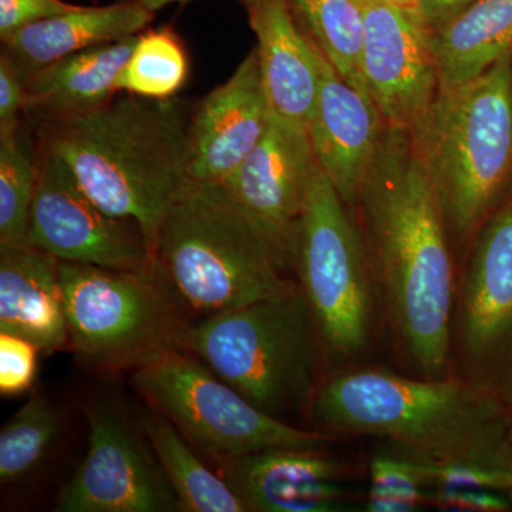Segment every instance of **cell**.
<instances>
[{
	"instance_id": "obj_37",
	"label": "cell",
	"mask_w": 512,
	"mask_h": 512,
	"mask_svg": "<svg viewBox=\"0 0 512 512\" xmlns=\"http://www.w3.org/2000/svg\"><path fill=\"white\" fill-rule=\"evenodd\" d=\"M355 2L359 3L362 8H365L367 5H373V3L383 2V0H355Z\"/></svg>"
},
{
	"instance_id": "obj_6",
	"label": "cell",
	"mask_w": 512,
	"mask_h": 512,
	"mask_svg": "<svg viewBox=\"0 0 512 512\" xmlns=\"http://www.w3.org/2000/svg\"><path fill=\"white\" fill-rule=\"evenodd\" d=\"M316 333L301 289L205 316L190 325L183 350L262 412L285 420L315 392Z\"/></svg>"
},
{
	"instance_id": "obj_2",
	"label": "cell",
	"mask_w": 512,
	"mask_h": 512,
	"mask_svg": "<svg viewBox=\"0 0 512 512\" xmlns=\"http://www.w3.org/2000/svg\"><path fill=\"white\" fill-rule=\"evenodd\" d=\"M316 430L365 436L429 464L510 470V407L456 375L404 376L349 365L318 383L308 404Z\"/></svg>"
},
{
	"instance_id": "obj_15",
	"label": "cell",
	"mask_w": 512,
	"mask_h": 512,
	"mask_svg": "<svg viewBox=\"0 0 512 512\" xmlns=\"http://www.w3.org/2000/svg\"><path fill=\"white\" fill-rule=\"evenodd\" d=\"M224 478L248 512H342L355 468L319 448H272L224 461Z\"/></svg>"
},
{
	"instance_id": "obj_28",
	"label": "cell",
	"mask_w": 512,
	"mask_h": 512,
	"mask_svg": "<svg viewBox=\"0 0 512 512\" xmlns=\"http://www.w3.org/2000/svg\"><path fill=\"white\" fill-rule=\"evenodd\" d=\"M36 184L37 163L19 134L0 136V245L26 242Z\"/></svg>"
},
{
	"instance_id": "obj_13",
	"label": "cell",
	"mask_w": 512,
	"mask_h": 512,
	"mask_svg": "<svg viewBox=\"0 0 512 512\" xmlns=\"http://www.w3.org/2000/svg\"><path fill=\"white\" fill-rule=\"evenodd\" d=\"M318 168L308 130L272 114L258 146L222 183L291 269L296 229Z\"/></svg>"
},
{
	"instance_id": "obj_11",
	"label": "cell",
	"mask_w": 512,
	"mask_h": 512,
	"mask_svg": "<svg viewBox=\"0 0 512 512\" xmlns=\"http://www.w3.org/2000/svg\"><path fill=\"white\" fill-rule=\"evenodd\" d=\"M37 184L26 242L59 261L146 271L156 256L134 220L94 204L60 158L37 151Z\"/></svg>"
},
{
	"instance_id": "obj_18",
	"label": "cell",
	"mask_w": 512,
	"mask_h": 512,
	"mask_svg": "<svg viewBox=\"0 0 512 512\" xmlns=\"http://www.w3.org/2000/svg\"><path fill=\"white\" fill-rule=\"evenodd\" d=\"M245 8L272 114L306 128L318 99V50L299 28L288 0H256Z\"/></svg>"
},
{
	"instance_id": "obj_3",
	"label": "cell",
	"mask_w": 512,
	"mask_h": 512,
	"mask_svg": "<svg viewBox=\"0 0 512 512\" xmlns=\"http://www.w3.org/2000/svg\"><path fill=\"white\" fill-rule=\"evenodd\" d=\"M188 121L177 97L128 94L82 116L36 121L37 151L60 158L101 210L136 221L156 256L165 215L190 180Z\"/></svg>"
},
{
	"instance_id": "obj_21",
	"label": "cell",
	"mask_w": 512,
	"mask_h": 512,
	"mask_svg": "<svg viewBox=\"0 0 512 512\" xmlns=\"http://www.w3.org/2000/svg\"><path fill=\"white\" fill-rule=\"evenodd\" d=\"M137 36L73 53L36 70L25 79V113L35 121L66 119L99 110L114 100L117 77Z\"/></svg>"
},
{
	"instance_id": "obj_22",
	"label": "cell",
	"mask_w": 512,
	"mask_h": 512,
	"mask_svg": "<svg viewBox=\"0 0 512 512\" xmlns=\"http://www.w3.org/2000/svg\"><path fill=\"white\" fill-rule=\"evenodd\" d=\"M427 37L440 87L470 82L512 55V0H476Z\"/></svg>"
},
{
	"instance_id": "obj_14",
	"label": "cell",
	"mask_w": 512,
	"mask_h": 512,
	"mask_svg": "<svg viewBox=\"0 0 512 512\" xmlns=\"http://www.w3.org/2000/svg\"><path fill=\"white\" fill-rule=\"evenodd\" d=\"M362 72L387 126L412 130L440 90L429 30L389 0L365 8Z\"/></svg>"
},
{
	"instance_id": "obj_20",
	"label": "cell",
	"mask_w": 512,
	"mask_h": 512,
	"mask_svg": "<svg viewBox=\"0 0 512 512\" xmlns=\"http://www.w3.org/2000/svg\"><path fill=\"white\" fill-rule=\"evenodd\" d=\"M156 13L137 0L107 6H77L72 12L40 20L2 40V55L28 77L47 64L143 32Z\"/></svg>"
},
{
	"instance_id": "obj_32",
	"label": "cell",
	"mask_w": 512,
	"mask_h": 512,
	"mask_svg": "<svg viewBox=\"0 0 512 512\" xmlns=\"http://www.w3.org/2000/svg\"><path fill=\"white\" fill-rule=\"evenodd\" d=\"M26 103L25 77L8 57L0 55V136L18 133L20 114L25 113Z\"/></svg>"
},
{
	"instance_id": "obj_31",
	"label": "cell",
	"mask_w": 512,
	"mask_h": 512,
	"mask_svg": "<svg viewBox=\"0 0 512 512\" xmlns=\"http://www.w3.org/2000/svg\"><path fill=\"white\" fill-rule=\"evenodd\" d=\"M430 507L456 512H507L512 505L507 495L484 488H454L431 491Z\"/></svg>"
},
{
	"instance_id": "obj_19",
	"label": "cell",
	"mask_w": 512,
	"mask_h": 512,
	"mask_svg": "<svg viewBox=\"0 0 512 512\" xmlns=\"http://www.w3.org/2000/svg\"><path fill=\"white\" fill-rule=\"evenodd\" d=\"M0 333L28 339L45 353L69 346L56 256L28 242L0 245Z\"/></svg>"
},
{
	"instance_id": "obj_36",
	"label": "cell",
	"mask_w": 512,
	"mask_h": 512,
	"mask_svg": "<svg viewBox=\"0 0 512 512\" xmlns=\"http://www.w3.org/2000/svg\"><path fill=\"white\" fill-rule=\"evenodd\" d=\"M504 494L507 495L512 505V467L510 468V473H508L507 487H505Z\"/></svg>"
},
{
	"instance_id": "obj_4",
	"label": "cell",
	"mask_w": 512,
	"mask_h": 512,
	"mask_svg": "<svg viewBox=\"0 0 512 512\" xmlns=\"http://www.w3.org/2000/svg\"><path fill=\"white\" fill-rule=\"evenodd\" d=\"M410 134L461 268L512 194V55L470 82L440 87Z\"/></svg>"
},
{
	"instance_id": "obj_17",
	"label": "cell",
	"mask_w": 512,
	"mask_h": 512,
	"mask_svg": "<svg viewBox=\"0 0 512 512\" xmlns=\"http://www.w3.org/2000/svg\"><path fill=\"white\" fill-rule=\"evenodd\" d=\"M318 62V99L306 130L320 170L352 208L375 164L386 123L373 101L343 80L319 50Z\"/></svg>"
},
{
	"instance_id": "obj_9",
	"label": "cell",
	"mask_w": 512,
	"mask_h": 512,
	"mask_svg": "<svg viewBox=\"0 0 512 512\" xmlns=\"http://www.w3.org/2000/svg\"><path fill=\"white\" fill-rule=\"evenodd\" d=\"M131 383L184 437L224 461L272 448L326 450L340 439L262 412L185 350L134 370Z\"/></svg>"
},
{
	"instance_id": "obj_38",
	"label": "cell",
	"mask_w": 512,
	"mask_h": 512,
	"mask_svg": "<svg viewBox=\"0 0 512 512\" xmlns=\"http://www.w3.org/2000/svg\"><path fill=\"white\" fill-rule=\"evenodd\" d=\"M510 443L512 447V406L510 407Z\"/></svg>"
},
{
	"instance_id": "obj_29",
	"label": "cell",
	"mask_w": 512,
	"mask_h": 512,
	"mask_svg": "<svg viewBox=\"0 0 512 512\" xmlns=\"http://www.w3.org/2000/svg\"><path fill=\"white\" fill-rule=\"evenodd\" d=\"M35 343L10 333H0V393L18 396L29 392L35 382L37 353Z\"/></svg>"
},
{
	"instance_id": "obj_12",
	"label": "cell",
	"mask_w": 512,
	"mask_h": 512,
	"mask_svg": "<svg viewBox=\"0 0 512 512\" xmlns=\"http://www.w3.org/2000/svg\"><path fill=\"white\" fill-rule=\"evenodd\" d=\"M89 450L60 491L57 512L180 511L154 451L126 416L109 404L86 410Z\"/></svg>"
},
{
	"instance_id": "obj_24",
	"label": "cell",
	"mask_w": 512,
	"mask_h": 512,
	"mask_svg": "<svg viewBox=\"0 0 512 512\" xmlns=\"http://www.w3.org/2000/svg\"><path fill=\"white\" fill-rule=\"evenodd\" d=\"M288 3L293 18L312 45L343 80L369 97L362 72L365 43L362 6L355 0H288Z\"/></svg>"
},
{
	"instance_id": "obj_25",
	"label": "cell",
	"mask_w": 512,
	"mask_h": 512,
	"mask_svg": "<svg viewBox=\"0 0 512 512\" xmlns=\"http://www.w3.org/2000/svg\"><path fill=\"white\" fill-rule=\"evenodd\" d=\"M190 73L187 52L171 28L138 33L133 52L117 77L119 92L144 99H174Z\"/></svg>"
},
{
	"instance_id": "obj_26",
	"label": "cell",
	"mask_w": 512,
	"mask_h": 512,
	"mask_svg": "<svg viewBox=\"0 0 512 512\" xmlns=\"http://www.w3.org/2000/svg\"><path fill=\"white\" fill-rule=\"evenodd\" d=\"M60 429V416L49 400L32 394L0 433V483L18 484L40 466Z\"/></svg>"
},
{
	"instance_id": "obj_5",
	"label": "cell",
	"mask_w": 512,
	"mask_h": 512,
	"mask_svg": "<svg viewBox=\"0 0 512 512\" xmlns=\"http://www.w3.org/2000/svg\"><path fill=\"white\" fill-rule=\"evenodd\" d=\"M156 262L181 302L205 316L299 291L285 256L222 184L188 180L161 225Z\"/></svg>"
},
{
	"instance_id": "obj_16",
	"label": "cell",
	"mask_w": 512,
	"mask_h": 512,
	"mask_svg": "<svg viewBox=\"0 0 512 512\" xmlns=\"http://www.w3.org/2000/svg\"><path fill=\"white\" fill-rule=\"evenodd\" d=\"M272 111L256 50L227 82L198 103L188 121V178L222 184L262 140Z\"/></svg>"
},
{
	"instance_id": "obj_23",
	"label": "cell",
	"mask_w": 512,
	"mask_h": 512,
	"mask_svg": "<svg viewBox=\"0 0 512 512\" xmlns=\"http://www.w3.org/2000/svg\"><path fill=\"white\" fill-rule=\"evenodd\" d=\"M138 427L173 487L180 511L248 512L228 481L202 463L167 417L156 409L143 412L138 417Z\"/></svg>"
},
{
	"instance_id": "obj_7",
	"label": "cell",
	"mask_w": 512,
	"mask_h": 512,
	"mask_svg": "<svg viewBox=\"0 0 512 512\" xmlns=\"http://www.w3.org/2000/svg\"><path fill=\"white\" fill-rule=\"evenodd\" d=\"M292 271L320 342L336 359L355 365L382 328L379 299L353 212L320 167L296 229Z\"/></svg>"
},
{
	"instance_id": "obj_34",
	"label": "cell",
	"mask_w": 512,
	"mask_h": 512,
	"mask_svg": "<svg viewBox=\"0 0 512 512\" xmlns=\"http://www.w3.org/2000/svg\"><path fill=\"white\" fill-rule=\"evenodd\" d=\"M137 2L156 13L158 10L165 8V6L174 5V3H188L191 0H137ZM242 2L249 3L256 2V0H242Z\"/></svg>"
},
{
	"instance_id": "obj_8",
	"label": "cell",
	"mask_w": 512,
	"mask_h": 512,
	"mask_svg": "<svg viewBox=\"0 0 512 512\" xmlns=\"http://www.w3.org/2000/svg\"><path fill=\"white\" fill-rule=\"evenodd\" d=\"M69 346L94 369L137 370L183 350V302L158 266L120 271L60 261Z\"/></svg>"
},
{
	"instance_id": "obj_33",
	"label": "cell",
	"mask_w": 512,
	"mask_h": 512,
	"mask_svg": "<svg viewBox=\"0 0 512 512\" xmlns=\"http://www.w3.org/2000/svg\"><path fill=\"white\" fill-rule=\"evenodd\" d=\"M474 2L476 0H419L417 16L424 28L431 32L443 26Z\"/></svg>"
},
{
	"instance_id": "obj_30",
	"label": "cell",
	"mask_w": 512,
	"mask_h": 512,
	"mask_svg": "<svg viewBox=\"0 0 512 512\" xmlns=\"http://www.w3.org/2000/svg\"><path fill=\"white\" fill-rule=\"evenodd\" d=\"M77 6L64 0H0V39L40 20L72 12Z\"/></svg>"
},
{
	"instance_id": "obj_10",
	"label": "cell",
	"mask_w": 512,
	"mask_h": 512,
	"mask_svg": "<svg viewBox=\"0 0 512 512\" xmlns=\"http://www.w3.org/2000/svg\"><path fill=\"white\" fill-rule=\"evenodd\" d=\"M451 373L512 406V194L461 265Z\"/></svg>"
},
{
	"instance_id": "obj_1",
	"label": "cell",
	"mask_w": 512,
	"mask_h": 512,
	"mask_svg": "<svg viewBox=\"0 0 512 512\" xmlns=\"http://www.w3.org/2000/svg\"><path fill=\"white\" fill-rule=\"evenodd\" d=\"M350 210L394 349L413 375H451L460 264L410 130L386 124L375 164Z\"/></svg>"
},
{
	"instance_id": "obj_27",
	"label": "cell",
	"mask_w": 512,
	"mask_h": 512,
	"mask_svg": "<svg viewBox=\"0 0 512 512\" xmlns=\"http://www.w3.org/2000/svg\"><path fill=\"white\" fill-rule=\"evenodd\" d=\"M365 511L413 512L430 507L427 463L384 450L370 460Z\"/></svg>"
},
{
	"instance_id": "obj_35",
	"label": "cell",
	"mask_w": 512,
	"mask_h": 512,
	"mask_svg": "<svg viewBox=\"0 0 512 512\" xmlns=\"http://www.w3.org/2000/svg\"><path fill=\"white\" fill-rule=\"evenodd\" d=\"M389 2L396 5L397 8L407 10V12L416 13L417 15V5H419V0H389Z\"/></svg>"
}]
</instances>
